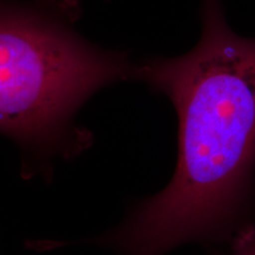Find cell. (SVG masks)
Here are the masks:
<instances>
[{"label": "cell", "mask_w": 255, "mask_h": 255, "mask_svg": "<svg viewBox=\"0 0 255 255\" xmlns=\"http://www.w3.org/2000/svg\"><path fill=\"white\" fill-rule=\"evenodd\" d=\"M77 0H0V131L38 150L73 152V114L98 89L132 78L126 55L79 36Z\"/></svg>", "instance_id": "cell-2"}, {"label": "cell", "mask_w": 255, "mask_h": 255, "mask_svg": "<svg viewBox=\"0 0 255 255\" xmlns=\"http://www.w3.org/2000/svg\"><path fill=\"white\" fill-rule=\"evenodd\" d=\"M229 255H255V226L246 223L232 238Z\"/></svg>", "instance_id": "cell-3"}, {"label": "cell", "mask_w": 255, "mask_h": 255, "mask_svg": "<svg viewBox=\"0 0 255 255\" xmlns=\"http://www.w3.org/2000/svg\"><path fill=\"white\" fill-rule=\"evenodd\" d=\"M199 43L176 58L135 66L141 79L173 102L178 117L176 170L101 238L123 255H163L189 241L232 239L253 195L255 38L229 26L221 0L201 1Z\"/></svg>", "instance_id": "cell-1"}]
</instances>
